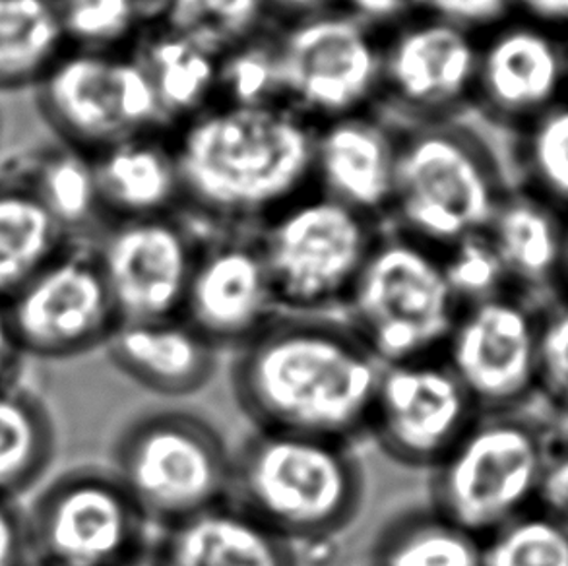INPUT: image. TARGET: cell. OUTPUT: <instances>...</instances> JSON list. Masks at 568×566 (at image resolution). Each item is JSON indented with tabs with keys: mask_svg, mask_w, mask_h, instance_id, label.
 Wrapping results in <instances>:
<instances>
[{
	"mask_svg": "<svg viewBox=\"0 0 568 566\" xmlns=\"http://www.w3.org/2000/svg\"><path fill=\"white\" fill-rule=\"evenodd\" d=\"M105 347L123 375L168 396L200 391L215 371L217 350L181 316L121 322Z\"/></svg>",
	"mask_w": 568,
	"mask_h": 566,
	"instance_id": "obj_22",
	"label": "cell"
},
{
	"mask_svg": "<svg viewBox=\"0 0 568 566\" xmlns=\"http://www.w3.org/2000/svg\"><path fill=\"white\" fill-rule=\"evenodd\" d=\"M487 129L466 115L438 123H398V160L384 228L438 254L481 235L515 186Z\"/></svg>",
	"mask_w": 568,
	"mask_h": 566,
	"instance_id": "obj_3",
	"label": "cell"
},
{
	"mask_svg": "<svg viewBox=\"0 0 568 566\" xmlns=\"http://www.w3.org/2000/svg\"><path fill=\"white\" fill-rule=\"evenodd\" d=\"M57 451L53 415L20 383L0 386V498L18 501L38 485Z\"/></svg>",
	"mask_w": 568,
	"mask_h": 566,
	"instance_id": "obj_26",
	"label": "cell"
},
{
	"mask_svg": "<svg viewBox=\"0 0 568 566\" xmlns=\"http://www.w3.org/2000/svg\"><path fill=\"white\" fill-rule=\"evenodd\" d=\"M4 305L23 360H72L108 345L121 324L90 241L64 246Z\"/></svg>",
	"mask_w": 568,
	"mask_h": 566,
	"instance_id": "obj_12",
	"label": "cell"
},
{
	"mask_svg": "<svg viewBox=\"0 0 568 566\" xmlns=\"http://www.w3.org/2000/svg\"><path fill=\"white\" fill-rule=\"evenodd\" d=\"M183 214L254 231L313 189L315 124L282 103H215L171 129Z\"/></svg>",
	"mask_w": 568,
	"mask_h": 566,
	"instance_id": "obj_1",
	"label": "cell"
},
{
	"mask_svg": "<svg viewBox=\"0 0 568 566\" xmlns=\"http://www.w3.org/2000/svg\"><path fill=\"white\" fill-rule=\"evenodd\" d=\"M568 98L562 36L513 16L479 38L469 115L508 139Z\"/></svg>",
	"mask_w": 568,
	"mask_h": 566,
	"instance_id": "obj_17",
	"label": "cell"
},
{
	"mask_svg": "<svg viewBox=\"0 0 568 566\" xmlns=\"http://www.w3.org/2000/svg\"><path fill=\"white\" fill-rule=\"evenodd\" d=\"M396 160L398 123L378 108L316 124L313 189L386 225Z\"/></svg>",
	"mask_w": 568,
	"mask_h": 566,
	"instance_id": "obj_19",
	"label": "cell"
},
{
	"mask_svg": "<svg viewBox=\"0 0 568 566\" xmlns=\"http://www.w3.org/2000/svg\"><path fill=\"white\" fill-rule=\"evenodd\" d=\"M154 0H54L69 49L132 51Z\"/></svg>",
	"mask_w": 568,
	"mask_h": 566,
	"instance_id": "obj_32",
	"label": "cell"
},
{
	"mask_svg": "<svg viewBox=\"0 0 568 566\" xmlns=\"http://www.w3.org/2000/svg\"><path fill=\"white\" fill-rule=\"evenodd\" d=\"M0 566H31L23 508L8 498H0Z\"/></svg>",
	"mask_w": 568,
	"mask_h": 566,
	"instance_id": "obj_38",
	"label": "cell"
},
{
	"mask_svg": "<svg viewBox=\"0 0 568 566\" xmlns=\"http://www.w3.org/2000/svg\"><path fill=\"white\" fill-rule=\"evenodd\" d=\"M515 16L559 36L568 33V0H513Z\"/></svg>",
	"mask_w": 568,
	"mask_h": 566,
	"instance_id": "obj_40",
	"label": "cell"
},
{
	"mask_svg": "<svg viewBox=\"0 0 568 566\" xmlns=\"http://www.w3.org/2000/svg\"><path fill=\"white\" fill-rule=\"evenodd\" d=\"M477 415L474 400L438 355L383 367L367 431L392 459L433 469Z\"/></svg>",
	"mask_w": 568,
	"mask_h": 566,
	"instance_id": "obj_16",
	"label": "cell"
},
{
	"mask_svg": "<svg viewBox=\"0 0 568 566\" xmlns=\"http://www.w3.org/2000/svg\"><path fill=\"white\" fill-rule=\"evenodd\" d=\"M280 103L323 124L378 108L383 36L344 8L274 28Z\"/></svg>",
	"mask_w": 568,
	"mask_h": 566,
	"instance_id": "obj_9",
	"label": "cell"
},
{
	"mask_svg": "<svg viewBox=\"0 0 568 566\" xmlns=\"http://www.w3.org/2000/svg\"><path fill=\"white\" fill-rule=\"evenodd\" d=\"M23 518L33 566H126L146 552V520L108 469L64 472Z\"/></svg>",
	"mask_w": 568,
	"mask_h": 566,
	"instance_id": "obj_11",
	"label": "cell"
},
{
	"mask_svg": "<svg viewBox=\"0 0 568 566\" xmlns=\"http://www.w3.org/2000/svg\"><path fill=\"white\" fill-rule=\"evenodd\" d=\"M344 305L347 326L383 367L438 357L462 311L440 254L392 228L378 235Z\"/></svg>",
	"mask_w": 568,
	"mask_h": 566,
	"instance_id": "obj_5",
	"label": "cell"
},
{
	"mask_svg": "<svg viewBox=\"0 0 568 566\" xmlns=\"http://www.w3.org/2000/svg\"><path fill=\"white\" fill-rule=\"evenodd\" d=\"M419 12L458 26L477 38L515 16L513 0H417Z\"/></svg>",
	"mask_w": 568,
	"mask_h": 566,
	"instance_id": "obj_37",
	"label": "cell"
},
{
	"mask_svg": "<svg viewBox=\"0 0 568 566\" xmlns=\"http://www.w3.org/2000/svg\"><path fill=\"white\" fill-rule=\"evenodd\" d=\"M446 277L462 306L508 293L507 274L485 233L440 253Z\"/></svg>",
	"mask_w": 568,
	"mask_h": 566,
	"instance_id": "obj_35",
	"label": "cell"
},
{
	"mask_svg": "<svg viewBox=\"0 0 568 566\" xmlns=\"http://www.w3.org/2000/svg\"><path fill=\"white\" fill-rule=\"evenodd\" d=\"M111 472L146 524L170 529L230 501L233 456L210 423L162 412L124 428Z\"/></svg>",
	"mask_w": 568,
	"mask_h": 566,
	"instance_id": "obj_6",
	"label": "cell"
},
{
	"mask_svg": "<svg viewBox=\"0 0 568 566\" xmlns=\"http://www.w3.org/2000/svg\"><path fill=\"white\" fill-rule=\"evenodd\" d=\"M23 355L8 321L7 305L0 303V386L18 383Z\"/></svg>",
	"mask_w": 568,
	"mask_h": 566,
	"instance_id": "obj_41",
	"label": "cell"
},
{
	"mask_svg": "<svg viewBox=\"0 0 568 566\" xmlns=\"http://www.w3.org/2000/svg\"><path fill=\"white\" fill-rule=\"evenodd\" d=\"M567 218L520 186H513L485 235L499 256L510 293L539 313L561 297Z\"/></svg>",
	"mask_w": 568,
	"mask_h": 566,
	"instance_id": "obj_20",
	"label": "cell"
},
{
	"mask_svg": "<svg viewBox=\"0 0 568 566\" xmlns=\"http://www.w3.org/2000/svg\"><path fill=\"white\" fill-rule=\"evenodd\" d=\"M67 49L54 0H0V90L38 85Z\"/></svg>",
	"mask_w": 568,
	"mask_h": 566,
	"instance_id": "obj_28",
	"label": "cell"
},
{
	"mask_svg": "<svg viewBox=\"0 0 568 566\" xmlns=\"http://www.w3.org/2000/svg\"><path fill=\"white\" fill-rule=\"evenodd\" d=\"M276 293L254 231H212L200 241L181 319L220 347H243L276 319Z\"/></svg>",
	"mask_w": 568,
	"mask_h": 566,
	"instance_id": "obj_18",
	"label": "cell"
},
{
	"mask_svg": "<svg viewBox=\"0 0 568 566\" xmlns=\"http://www.w3.org/2000/svg\"><path fill=\"white\" fill-rule=\"evenodd\" d=\"M183 212L109 222L92 245L121 322L181 316L200 241Z\"/></svg>",
	"mask_w": 568,
	"mask_h": 566,
	"instance_id": "obj_14",
	"label": "cell"
},
{
	"mask_svg": "<svg viewBox=\"0 0 568 566\" xmlns=\"http://www.w3.org/2000/svg\"><path fill=\"white\" fill-rule=\"evenodd\" d=\"M342 8L378 33L419 12L417 0H342Z\"/></svg>",
	"mask_w": 568,
	"mask_h": 566,
	"instance_id": "obj_39",
	"label": "cell"
},
{
	"mask_svg": "<svg viewBox=\"0 0 568 566\" xmlns=\"http://www.w3.org/2000/svg\"><path fill=\"white\" fill-rule=\"evenodd\" d=\"M508 168L516 186L568 220V98L510 137Z\"/></svg>",
	"mask_w": 568,
	"mask_h": 566,
	"instance_id": "obj_31",
	"label": "cell"
},
{
	"mask_svg": "<svg viewBox=\"0 0 568 566\" xmlns=\"http://www.w3.org/2000/svg\"><path fill=\"white\" fill-rule=\"evenodd\" d=\"M547 454L568 451V402H555L547 427L541 433Z\"/></svg>",
	"mask_w": 568,
	"mask_h": 566,
	"instance_id": "obj_43",
	"label": "cell"
},
{
	"mask_svg": "<svg viewBox=\"0 0 568 566\" xmlns=\"http://www.w3.org/2000/svg\"><path fill=\"white\" fill-rule=\"evenodd\" d=\"M38 101L62 142L82 152L171 131L154 84L132 51L67 49L41 78Z\"/></svg>",
	"mask_w": 568,
	"mask_h": 566,
	"instance_id": "obj_10",
	"label": "cell"
},
{
	"mask_svg": "<svg viewBox=\"0 0 568 566\" xmlns=\"http://www.w3.org/2000/svg\"><path fill=\"white\" fill-rule=\"evenodd\" d=\"M561 524H565V526H567V528H568V514H567V516H565V520H562Z\"/></svg>",
	"mask_w": 568,
	"mask_h": 566,
	"instance_id": "obj_47",
	"label": "cell"
},
{
	"mask_svg": "<svg viewBox=\"0 0 568 566\" xmlns=\"http://www.w3.org/2000/svg\"><path fill=\"white\" fill-rule=\"evenodd\" d=\"M292 545L231 501L165 529L162 566H295Z\"/></svg>",
	"mask_w": 568,
	"mask_h": 566,
	"instance_id": "obj_23",
	"label": "cell"
},
{
	"mask_svg": "<svg viewBox=\"0 0 568 566\" xmlns=\"http://www.w3.org/2000/svg\"><path fill=\"white\" fill-rule=\"evenodd\" d=\"M72 239L26 181H0V303L14 297Z\"/></svg>",
	"mask_w": 568,
	"mask_h": 566,
	"instance_id": "obj_25",
	"label": "cell"
},
{
	"mask_svg": "<svg viewBox=\"0 0 568 566\" xmlns=\"http://www.w3.org/2000/svg\"><path fill=\"white\" fill-rule=\"evenodd\" d=\"M274 22L285 23L342 8V0H268Z\"/></svg>",
	"mask_w": 568,
	"mask_h": 566,
	"instance_id": "obj_42",
	"label": "cell"
},
{
	"mask_svg": "<svg viewBox=\"0 0 568 566\" xmlns=\"http://www.w3.org/2000/svg\"><path fill=\"white\" fill-rule=\"evenodd\" d=\"M26 183L72 241L92 243L109 223L101 206L92 153L61 145L38 161Z\"/></svg>",
	"mask_w": 568,
	"mask_h": 566,
	"instance_id": "obj_29",
	"label": "cell"
},
{
	"mask_svg": "<svg viewBox=\"0 0 568 566\" xmlns=\"http://www.w3.org/2000/svg\"><path fill=\"white\" fill-rule=\"evenodd\" d=\"M484 566H568V528L549 514L530 513L481 542Z\"/></svg>",
	"mask_w": 568,
	"mask_h": 566,
	"instance_id": "obj_33",
	"label": "cell"
},
{
	"mask_svg": "<svg viewBox=\"0 0 568 566\" xmlns=\"http://www.w3.org/2000/svg\"><path fill=\"white\" fill-rule=\"evenodd\" d=\"M562 47H565V61H567V72H568V33H567V36H562Z\"/></svg>",
	"mask_w": 568,
	"mask_h": 566,
	"instance_id": "obj_46",
	"label": "cell"
},
{
	"mask_svg": "<svg viewBox=\"0 0 568 566\" xmlns=\"http://www.w3.org/2000/svg\"><path fill=\"white\" fill-rule=\"evenodd\" d=\"M276 28V26H274ZM274 28L246 41L220 59L217 103L270 105L280 103Z\"/></svg>",
	"mask_w": 568,
	"mask_h": 566,
	"instance_id": "obj_34",
	"label": "cell"
},
{
	"mask_svg": "<svg viewBox=\"0 0 568 566\" xmlns=\"http://www.w3.org/2000/svg\"><path fill=\"white\" fill-rule=\"evenodd\" d=\"M559 287H561V297L568 299V220L567 231H565V254H562L561 282H559Z\"/></svg>",
	"mask_w": 568,
	"mask_h": 566,
	"instance_id": "obj_44",
	"label": "cell"
},
{
	"mask_svg": "<svg viewBox=\"0 0 568 566\" xmlns=\"http://www.w3.org/2000/svg\"><path fill=\"white\" fill-rule=\"evenodd\" d=\"M381 375L347 324L277 314L239 347L231 386L256 431L349 443L369 427Z\"/></svg>",
	"mask_w": 568,
	"mask_h": 566,
	"instance_id": "obj_2",
	"label": "cell"
},
{
	"mask_svg": "<svg viewBox=\"0 0 568 566\" xmlns=\"http://www.w3.org/2000/svg\"><path fill=\"white\" fill-rule=\"evenodd\" d=\"M363 498L365 472L349 443L256 431L233 456L231 503L292 547L338 536Z\"/></svg>",
	"mask_w": 568,
	"mask_h": 566,
	"instance_id": "obj_4",
	"label": "cell"
},
{
	"mask_svg": "<svg viewBox=\"0 0 568 566\" xmlns=\"http://www.w3.org/2000/svg\"><path fill=\"white\" fill-rule=\"evenodd\" d=\"M126 566H162L160 560L155 559L154 553H142L136 559L131 560Z\"/></svg>",
	"mask_w": 568,
	"mask_h": 566,
	"instance_id": "obj_45",
	"label": "cell"
},
{
	"mask_svg": "<svg viewBox=\"0 0 568 566\" xmlns=\"http://www.w3.org/2000/svg\"><path fill=\"white\" fill-rule=\"evenodd\" d=\"M373 566H484L481 539L433 508L415 511L383 529Z\"/></svg>",
	"mask_w": 568,
	"mask_h": 566,
	"instance_id": "obj_30",
	"label": "cell"
},
{
	"mask_svg": "<svg viewBox=\"0 0 568 566\" xmlns=\"http://www.w3.org/2000/svg\"><path fill=\"white\" fill-rule=\"evenodd\" d=\"M384 225L311 189L254 230L277 306L344 305Z\"/></svg>",
	"mask_w": 568,
	"mask_h": 566,
	"instance_id": "obj_7",
	"label": "cell"
},
{
	"mask_svg": "<svg viewBox=\"0 0 568 566\" xmlns=\"http://www.w3.org/2000/svg\"><path fill=\"white\" fill-rule=\"evenodd\" d=\"M547 462L544 438L518 415L479 414L433 467V511L484 542L536 508Z\"/></svg>",
	"mask_w": 568,
	"mask_h": 566,
	"instance_id": "obj_8",
	"label": "cell"
},
{
	"mask_svg": "<svg viewBox=\"0 0 568 566\" xmlns=\"http://www.w3.org/2000/svg\"><path fill=\"white\" fill-rule=\"evenodd\" d=\"M132 53L154 84L170 129L217 103L220 59L148 23Z\"/></svg>",
	"mask_w": 568,
	"mask_h": 566,
	"instance_id": "obj_24",
	"label": "cell"
},
{
	"mask_svg": "<svg viewBox=\"0 0 568 566\" xmlns=\"http://www.w3.org/2000/svg\"><path fill=\"white\" fill-rule=\"evenodd\" d=\"M31 566H33V565H31Z\"/></svg>",
	"mask_w": 568,
	"mask_h": 566,
	"instance_id": "obj_48",
	"label": "cell"
},
{
	"mask_svg": "<svg viewBox=\"0 0 568 566\" xmlns=\"http://www.w3.org/2000/svg\"><path fill=\"white\" fill-rule=\"evenodd\" d=\"M538 388L555 402H568V299L538 313Z\"/></svg>",
	"mask_w": 568,
	"mask_h": 566,
	"instance_id": "obj_36",
	"label": "cell"
},
{
	"mask_svg": "<svg viewBox=\"0 0 568 566\" xmlns=\"http://www.w3.org/2000/svg\"><path fill=\"white\" fill-rule=\"evenodd\" d=\"M148 23L217 59L276 26L268 0H154Z\"/></svg>",
	"mask_w": 568,
	"mask_h": 566,
	"instance_id": "obj_27",
	"label": "cell"
},
{
	"mask_svg": "<svg viewBox=\"0 0 568 566\" xmlns=\"http://www.w3.org/2000/svg\"><path fill=\"white\" fill-rule=\"evenodd\" d=\"M440 357L479 414H505L538 388V313L515 293L462 306Z\"/></svg>",
	"mask_w": 568,
	"mask_h": 566,
	"instance_id": "obj_15",
	"label": "cell"
},
{
	"mask_svg": "<svg viewBox=\"0 0 568 566\" xmlns=\"http://www.w3.org/2000/svg\"><path fill=\"white\" fill-rule=\"evenodd\" d=\"M383 36L378 109L396 123H438L469 115L479 38L417 12Z\"/></svg>",
	"mask_w": 568,
	"mask_h": 566,
	"instance_id": "obj_13",
	"label": "cell"
},
{
	"mask_svg": "<svg viewBox=\"0 0 568 566\" xmlns=\"http://www.w3.org/2000/svg\"><path fill=\"white\" fill-rule=\"evenodd\" d=\"M108 222L179 214L183 189L170 131L148 132L92 153Z\"/></svg>",
	"mask_w": 568,
	"mask_h": 566,
	"instance_id": "obj_21",
	"label": "cell"
}]
</instances>
